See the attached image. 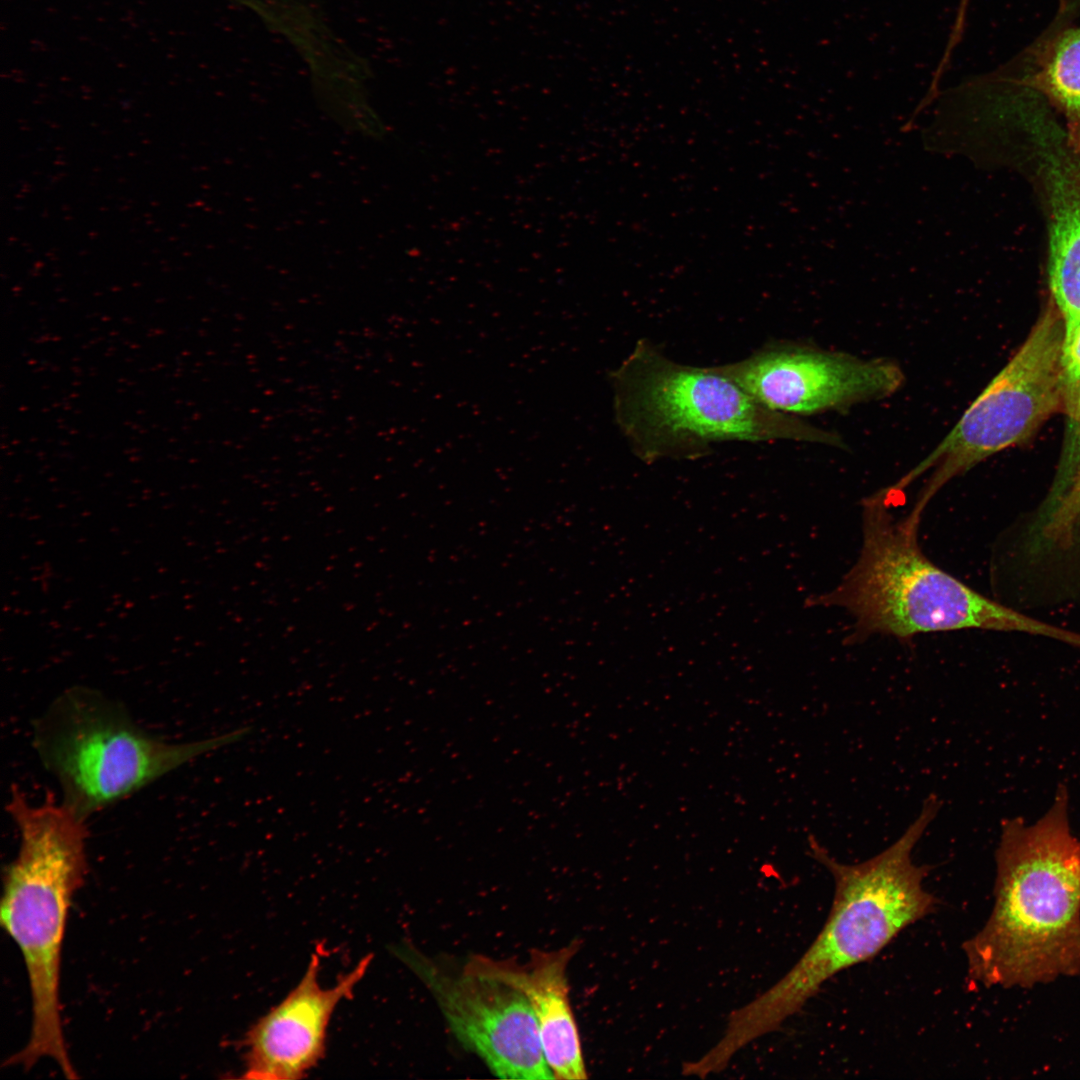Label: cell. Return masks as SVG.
I'll use <instances>...</instances> for the list:
<instances>
[{"label":"cell","mask_w":1080,"mask_h":1080,"mask_svg":"<svg viewBox=\"0 0 1080 1080\" xmlns=\"http://www.w3.org/2000/svg\"><path fill=\"white\" fill-rule=\"evenodd\" d=\"M940 801L930 795L902 836L876 856L856 864L838 862L813 837L810 855L832 875L828 917L797 963L773 986L728 1016L709 1060L727 1067L755 1039L778 1030L837 973L865 962L908 926L932 913L937 898L924 888L932 868L916 865L912 851L935 818Z\"/></svg>","instance_id":"cell-1"},{"label":"cell","mask_w":1080,"mask_h":1080,"mask_svg":"<svg viewBox=\"0 0 1080 1080\" xmlns=\"http://www.w3.org/2000/svg\"><path fill=\"white\" fill-rule=\"evenodd\" d=\"M994 904L962 944L969 979L983 987L1032 988L1080 974V839L1061 785L1032 825L1002 823Z\"/></svg>","instance_id":"cell-2"},{"label":"cell","mask_w":1080,"mask_h":1080,"mask_svg":"<svg viewBox=\"0 0 1080 1080\" xmlns=\"http://www.w3.org/2000/svg\"><path fill=\"white\" fill-rule=\"evenodd\" d=\"M1052 109L1008 62L967 84L954 135L959 154L1011 166L1036 189L1047 219L1051 300L1067 340L1080 325V148Z\"/></svg>","instance_id":"cell-3"},{"label":"cell","mask_w":1080,"mask_h":1080,"mask_svg":"<svg viewBox=\"0 0 1080 1080\" xmlns=\"http://www.w3.org/2000/svg\"><path fill=\"white\" fill-rule=\"evenodd\" d=\"M20 843L4 875L1 925L18 945L27 970L32 1023L26 1045L7 1065L29 1069L50 1058L70 1079L60 1013L63 940L72 899L87 871L86 821L50 798L32 803L14 787L7 805Z\"/></svg>","instance_id":"cell-4"},{"label":"cell","mask_w":1080,"mask_h":1080,"mask_svg":"<svg viewBox=\"0 0 1080 1080\" xmlns=\"http://www.w3.org/2000/svg\"><path fill=\"white\" fill-rule=\"evenodd\" d=\"M885 490L864 499L859 557L840 583L811 600L854 619L849 642L881 634L908 640L921 633L983 629L1024 632L1080 647V634L993 601L931 562L918 544L919 524L895 520Z\"/></svg>","instance_id":"cell-5"},{"label":"cell","mask_w":1080,"mask_h":1080,"mask_svg":"<svg viewBox=\"0 0 1080 1080\" xmlns=\"http://www.w3.org/2000/svg\"><path fill=\"white\" fill-rule=\"evenodd\" d=\"M612 379L617 423L647 464L698 459L727 441L844 445L836 433L763 406L710 367L671 360L647 339L635 344Z\"/></svg>","instance_id":"cell-6"},{"label":"cell","mask_w":1080,"mask_h":1080,"mask_svg":"<svg viewBox=\"0 0 1080 1080\" xmlns=\"http://www.w3.org/2000/svg\"><path fill=\"white\" fill-rule=\"evenodd\" d=\"M250 729L168 742L143 730L102 692L73 686L35 722L32 743L60 787L61 803L87 821L199 756L241 741Z\"/></svg>","instance_id":"cell-7"},{"label":"cell","mask_w":1080,"mask_h":1080,"mask_svg":"<svg viewBox=\"0 0 1080 1080\" xmlns=\"http://www.w3.org/2000/svg\"><path fill=\"white\" fill-rule=\"evenodd\" d=\"M1063 319L1053 301L1033 326L1025 342L972 402L942 441L889 489L910 485L927 471L930 475L914 508L921 515L939 490L988 457L1028 440L1040 426L1063 408Z\"/></svg>","instance_id":"cell-8"},{"label":"cell","mask_w":1080,"mask_h":1080,"mask_svg":"<svg viewBox=\"0 0 1080 1080\" xmlns=\"http://www.w3.org/2000/svg\"><path fill=\"white\" fill-rule=\"evenodd\" d=\"M393 953L430 991L455 1038L495 1076L554 1079L521 990L485 970L472 956L456 971L409 943L393 947Z\"/></svg>","instance_id":"cell-9"},{"label":"cell","mask_w":1080,"mask_h":1080,"mask_svg":"<svg viewBox=\"0 0 1080 1080\" xmlns=\"http://www.w3.org/2000/svg\"><path fill=\"white\" fill-rule=\"evenodd\" d=\"M710 368L763 406L797 417L883 399L904 383L892 360L795 343L765 345L745 359Z\"/></svg>","instance_id":"cell-10"},{"label":"cell","mask_w":1080,"mask_h":1080,"mask_svg":"<svg viewBox=\"0 0 1080 1080\" xmlns=\"http://www.w3.org/2000/svg\"><path fill=\"white\" fill-rule=\"evenodd\" d=\"M372 958L367 954L336 985L324 988L318 981L320 958L312 954L298 984L246 1033L243 1078H303L324 1056L330 1019L351 998Z\"/></svg>","instance_id":"cell-11"},{"label":"cell","mask_w":1080,"mask_h":1080,"mask_svg":"<svg viewBox=\"0 0 1080 1080\" xmlns=\"http://www.w3.org/2000/svg\"><path fill=\"white\" fill-rule=\"evenodd\" d=\"M579 946L578 940H573L556 950H535L525 965L473 955L481 967L521 990L527 998L554 1079L588 1077L567 976L568 964Z\"/></svg>","instance_id":"cell-12"},{"label":"cell","mask_w":1080,"mask_h":1080,"mask_svg":"<svg viewBox=\"0 0 1080 1080\" xmlns=\"http://www.w3.org/2000/svg\"><path fill=\"white\" fill-rule=\"evenodd\" d=\"M1080 0H1060L1053 22L1020 54L1029 83L1060 111L1080 148V26L1071 25Z\"/></svg>","instance_id":"cell-13"},{"label":"cell","mask_w":1080,"mask_h":1080,"mask_svg":"<svg viewBox=\"0 0 1080 1080\" xmlns=\"http://www.w3.org/2000/svg\"><path fill=\"white\" fill-rule=\"evenodd\" d=\"M1062 386L1070 436L1065 465L1074 466L1080 459V325L1063 345Z\"/></svg>","instance_id":"cell-14"},{"label":"cell","mask_w":1080,"mask_h":1080,"mask_svg":"<svg viewBox=\"0 0 1080 1080\" xmlns=\"http://www.w3.org/2000/svg\"><path fill=\"white\" fill-rule=\"evenodd\" d=\"M1038 531L1042 538L1066 547L1073 539L1076 525H1080V459L1064 491L1038 518Z\"/></svg>","instance_id":"cell-15"},{"label":"cell","mask_w":1080,"mask_h":1080,"mask_svg":"<svg viewBox=\"0 0 1080 1080\" xmlns=\"http://www.w3.org/2000/svg\"><path fill=\"white\" fill-rule=\"evenodd\" d=\"M970 2L971 0H959L956 11V18L958 20H965L967 18Z\"/></svg>","instance_id":"cell-16"}]
</instances>
